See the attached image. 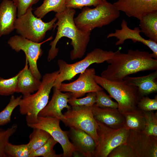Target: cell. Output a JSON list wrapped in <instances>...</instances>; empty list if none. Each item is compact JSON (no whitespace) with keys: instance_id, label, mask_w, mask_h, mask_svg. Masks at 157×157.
Masks as SVG:
<instances>
[{"instance_id":"obj_2","label":"cell","mask_w":157,"mask_h":157,"mask_svg":"<svg viewBox=\"0 0 157 157\" xmlns=\"http://www.w3.org/2000/svg\"><path fill=\"white\" fill-rule=\"evenodd\" d=\"M76 11L74 9L66 8L63 12L56 13L55 17L57 22L54 24V28L57 26L56 36L51 41L47 56V60L50 62L57 56L59 49L56 47L59 40L63 37L71 40V44L73 49L70 52V58L72 60L82 58L86 51L90 39L91 33L84 32L76 26L74 20Z\"/></svg>"},{"instance_id":"obj_12","label":"cell","mask_w":157,"mask_h":157,"mask_svg":"<svg viewBox=\"0 0 157 157\" xmlns=\"http://www.w3.org/2000/svg\"><path fill=\"white\" fill-rule=\"evenodd\" d=\"M80 74L76 80L68 83H62L58 89L62 92L71 93V97L75 98L81 97L90 92L104 90L94 80L96 72L94 68H87Z\"/></svg>"},{"instance_id":"obj_19","label":"cell","mask_w":157,"mask_h":157,"mask_svg":"<svg viewBox=\"0 0 157 157\" xmlns=\"http://www.w3.org/2000/svg\"><path fill=\"white\" fill-rule=\"evenodd\" d=\"M17 8L11 0H3L0 4V37L9 34L14 29Z\"/></svg>"},{"instance_id":"obj_33","label":"cell","mask_w":157,"mask_h":157,"mask_svg":"<svg viewBox=\"0 0 157 157\" xmlns=\"http://www.w3.org/2000/svg\"><path fill=\"white\" fill-rule=\"evenodd\" d=\"M96 105L99 107L118 108V104L111 99L110 95H107L104 91L101 90L96 92Z\"/></svg>"},{"instance_id":"obj_14","label":"cell","mask_w":157,"mask_h":157,"mask_svg":"<svg viewBox=\"0 0 157 157\" xmlns=\"http://www.w3.org/2000/svg\"><path fill=\"white\" fill-rule=\"evenodd\" d=\"M113 4L127 16L139 20L149 13L157 11V0H118Z\"/></svg>"},{"instance_id":"obj_25","label":"cell","mask_w":157,"mask_h":157,"mask_svg":"<svg viewBox=\"0 0 157 157\" xmlns=\"http://www.w3.org/2000/svg\"><path fill=\"white\" fill-rule=\"evenodd\" d=\"M33 129V131L29 135V141L28 143L30 154L44 145L51 136L43 130L37 128Z\"/></svg>"},{"instance_id":"obj_1","label":"cell","mask_w":157,"mask_h":157,"mask_svg":"<svg viewBox=\"0 0 157 157\" xmlns=\"http://www.w3.org/2000/svg\"><path fill=\"white\" fill-rule=\"evenodd\" d=\"M106 62L109 65L101 76L111 81H123L129 75L157 69V60L153 57L151 53L138 50L129 49L127 53H123L118 49Z\"/></svg>"},{"instance_id":"obj_8","label":"cell","mask_w":157,"mask_h":157,"mask_svg":"<svg viewBox=\"0 0 157 157\" xmlns=\"http://www.w3.org/2000/svg\"><path fill=\"white\" fill-rule=\"evenodd\" d=\"M97 121L98 143L94 157H108L114 148L126 143L130 130L124 126L118 129H113Z\"/></svg>"},{"instance_id":"obj_36","label":"cell","mask_w":157,"mask_h":157,"mask_svg":"<svg viewBox=\"0 0 157 157\" xmlns=\"http://www.w3.org/2000/svg\"><path fill=\"white\" fill-rule=\"evenodd\" d=\"M137 107L144 111H153L157 110V95L154 99H150L148 96L142 97L138 100Z\"/></svg>"},{"instance_id":"obj_6","label":"cell","mask_w":157,"mask_h":157,"mask_svg":"<svg viewBox=\"0 0 157 157\" xmlns=\"http://www.w3.org/2000/svg\"><path fill=\"white\" fill-rule=\"evenodd\" d=\"M115 52L96 48L88 53L83 59L73 64H69L62 59L57 62L59 73L53 87L58 88L63 81L71 80L76 75L85 71L91 65L100 63L112 58Z\"/></svg>"},{"instance_id":"obj_17","label":"cell","mask_w":157,"mask_h":157,"mask_svg":"<svg viewBox=\"0 0 157 157\" xmlns=\"http://www.w3.org/2000/svg\"><path fill=\"white\" fill-rule=\"evenodd\" d=\"M68 135L71 139L72 144L77 149L73 156L94 157L96 144L89 135L81 129L71 128L68 131Z\"/></svg>"},{"instance_id":"obj_30","label":"cell","mask_w":157,"mask_h":157,"mask_svg":"<svg viewBox=\"0 0 157 157\" xmlns=\"http://www.w3.org/2000/svg\"><path fill=\"white\" fill-rule=\"evenodd\" d=\"M20 71L14 76L5 79L0 77V95L9 96L15 92Z\"/></svg>"},{"instance_id":"obj_4","label":"cell","mask_w":157,"mask_h":157,"mask_svg":"<svg viewBox=\"0 0 157 157\" xmlns=\"http://www.w3.org/2000/svg\"><path fill=\"white\" fill-rule=\"evenodd\" d=\"M59 73L58 70L45 74L36 92L23 96L21 99L19 106V111L26 115V122L36 119L39 113L47 104L50 93Z\"/></svg>"},{"instance_id":"obj_34","label":"cell","mask_w":157,"mask_h":157,"mask_svg":"<svg viewBox=\"0 0 157 157\" xmlns=\"http://www.w3.org/2000/svg\"><path fill=\"white\" fill-rule=\"evenodd\" d=\"M108 157H137L131 147L126 143L120 144L114 148Z\"/></svg>"},{"instance_id":"obj_5","label":"cell","mask_w":157,"mask_h":157,"mask_svg":"<svg viewBox=\"0 0 157 157\" xmlns=\"http://www.w3.org/2000/svg\"><path fill=\"white\" fill-rule=\"evenodd\" d=\"M94 79L117 101L118 109L121 113L129 111L137 107L139 99L137 87L129 84L124 80L111 81L96 75Z\"/></svg>"},{"instance_id":"obj_13","label":"cell","mask_w":157,"mask_h":157,"mask_svg":"<svg viewBox=\"0 0 157 157\" xmlns=\"http://www.w3.org/2000/svg\"><path fill=\"white\" fill-rule=\"evenodd\" d=\"M126 143L137 157H157V137L143 131L130 130Z\"/></svg>"},{"instance_id":"obj_26","label":"cell","mask_w":157,"mask_h":157,"mask_svg":"<svg viewBox=\"0 0 157 157\" xmlns=\"http://www.w3.org/2000/svg\"><path fill=\"white\" fill-rule=\"evenodd\" d=\"M57 142L51 136L47 142L42 147L31 153L30 157H61L63 154H57L53 149Z\"/></svg>"},{"instance_id":"obj_10","label":"cell","mask_w":157,"mask_h":157,"mask_svg":"<svg viewBox=\"0 0 157 157\" xmlns=\"http://www.w3.org/2000/svg\"><path fill=\"white\" fill-rule=\"evenodd\" d=\"M92 106H71L63 114L65 118L63 123L70 128H77L85 132L93 138L97 146V124L94 117Z\"/></svg>"},{"instance_id":"obj_22","label":"cell","mask_w":157,"mask_h":157,"mask_svg":"<svg viewBox=\"0 0 157 157\" xmlns=\"http://www.w3.org/2000/svg\"><path fill=\"white\" fill-rule=\"evenodd\" d=\"M141 32L149 39L157 42V11L149 13L140 20Z\"/></svg>"},{"instance_id":"obj_24","label":"cell","mask_w":157,"mask_h":157,"mask_svg":"<svg viewBox=\"0 0 157 157\" xmlns=\"http://www.w3.org/2000/svg\"><path fill=\"white\" fill-rule=\"evenodd\" d=\"M66 0H44L42 3L34 12L36 17L42 18L48 13L53 11L56 13L64 11L66 9Z\"/></svg>"},{"instance_id":"obj_16","label":"cell","mask_w":157,"mask_h":157,"mask_svg":"<svg viewBox=\"0 0 157 157\" xmlns=\"http://www.w3.org/2000/svg\"><path fill=\"white\" fill-rule=\"evenodd\" d=\"M71 97V93H63L58 89L54 88L51 100L40 112L38 116L56 117L63 123L65 118L62 111L64 108L67 110L71 108V106L68 104V100Z\"/></svg>"},{"instance_id":"obj_23","label":"cell","mask_w":157,"mask_h":157,"mask_svg":"<svg viewBox=\"0 0 157 157\" xmlns=\"http://www.w3.org/2000/svg\"><path fill=\"white\" fill-rule=\"evenodd\" d=\"M125 118L124 126L127 129L135 131H143L145 120L143 111L137 107L122 113Z\"/></svg>"},{"instance_id":"obj_27","label":"cell","mask_w":157,"mask_h":157,"mask_svg":"<svg viewBox=\"0 0 157 157\" xmlns=\"http://www.w3.org/2000/svg\"><path fill=\"white\" fill-rule=\"evenodd\" d=\"M22 96L15 97L12 95L10 101L5 108L0 112V126L5 125L11 121V115L14 109L19 106Z\"/></svg>"},{"instance_id":"obj_29","label":"cell","mask_w":157,"mask_h":157,"mask_svg":"<svg viewBox=\"0 0 157 157\" xmlns=\"http://www.w3.org/2000/svg\"><path fill=\"white\" fill-rule=\"evenodd\" d=\"M143 112L145 124L142 131L149 135L157 137V112L154 113L151 111H143Z\"/></svg>"},{"instance_id":"obj_32","label":"cell","mask_w":157,"mask_h":157,"mask_svg":"<svg viewBox=\"0 0 157 157\" xmlns=\"http://www.w3.org/2000/svg\"><path fill=\"white\" fill-rule=\"evenodd\" d=\"M17 125L15 124L6 130L0 129V157H6L5 149L10 138L16 131Z\"/></svg>"},{"instance_id":"obj_31","label":"cell","mask_w":157,"mask_h":157,"mask_svg":"<svg viewBox=\"0 0 157 157\" xmlns=\"http://www.w3.org/2000/svg\"><path fill=\"white\" fill-rule=\"evenodd\" d=\"M96 101V92H91L87 93L86 96L81 98L70 97L68 103L71 106H92Z\"/></svg>"},{"instance_id":"obj_21","label":"cell","mask_w":157,"mask_h":157,"mask_svg":"<svg viewBox=\"0 0 157 157\" xmlns=\"http://www.w3.org/2000/svg\"><path fill=\"white\" fill-rule=\"evenodd\" d=\"M28 61L26 58L24 68L20 71L15 92L22 93L23 96L31 94L39 88L41 81L35 78L29 69Z\"/></svg>"},{"instance_id":"obj_9","label":"cell","mask_w":157,"mask_h":157,"mask_svg":"<svg viewBox=\"0 0 157 157\" xmlns=\"http://www.w3.org/2000/svg\"><path fill=\"white\" fill-rule=\"evenodd\" d=\"M60 121L56 117L38 116L36 119L26 123L31 128L41 129L48 133L61 145L63 151V156L71 157L77 149L69 140L68 131L61 129Z\"/></svg>"},{"instance_id":"obj_3","label":"cell","mask_w":157,"mask_h":157,"mask_svg":"<svg viewBox=\"0 0 157 157\" xmlns=\"http://www.w3.org/2000/svg\"><path fill=\"white\" fill-rule=\"evenodd\" d=\"M95 7H84L74 19L76 26L80 29L91 33L94 28L108 25L119 16V11L106 0Z\"/></svg>"},{"instance_id":"obj_28","label":"cell","mask_w":157,"mask_h":157,"mask_svg":"<svg viewBox=\"0 0 157 157\" xmlns=\"http://www.w3.org/2000/svg\"><path fill=\"white\" fill-rule=\"evenodd\" d=\"M5 152L6 156L10 157H30V154L28 143L15 145L8 142Z\"/></svg>"},{"instance_id":"obj_20","label":"cell","mask_w":157,"mask_h":157,"mask_svg":"<svg viewBox=\"0 0 157 157\" xmlns=\"http://www.w3.org/2000/svg\"><path fill=\"white\" fill-rule=\"evenodd\" d=\"M124 80L129 84L137 87L139 99L157 92V71L141 76L125 77Z\"/></svg>"},{"instance_id":"obj_7","label":"cell","mask_w":157,"mask_h":157,"mask_svg":"<svg viewBox=\"0 0 157 157\" xmlns=\"http://www.w3.org/2000/svg\"><path fill=\"white\" fill-rule=\"evenodd\" d=\"M32 7L29 8L23 15L17 18L14 28L19 35L31 41L42 42L47 31L54 28L57 18L55 17L50 21L45 22L41 18L33 14Z\"/></svg>"},{"instance_id":"obj_11","label":"cell","mask_w":157,"mask_h":157,"mask_svg":"<svg viewBox=\"0 0 157 157\" xmlns=\"http://www.w3.org/2000/svg\"><path fill=\"white\" fill-rule=\"evenodd\" d=\"M53 38V37L51 36L44 41L36 42L20 35H15L9 38L7 43L16 52H18L21 50L24 51L26 58L29 63V69L35 78L40 80L42 75L38 68L37 62L42 53L41 46L43 43Z\"/></svg>"},{"instance_id":"obj_37","label":"cell","mask_w":157,"mask_h":157,"mask_svg":"<svg viewBox=\"0 0 157 157\" xmlns=\"http://www.w3.org/2000/svg\"><path fill=\"white\" fill-rule=\"evenodd\" d=\"M16 5L17 9V17L24 14L27 10L40 0H11Z\"/></svg>"},{"instance_id":"obj_15","label":"cell","mask_w":157,"mask_h":157,"mask_svg":"<svg viewBox=\"0 0 157 157\" xmlns=\"http://www.w3.org/2000/svg\"><path fill=\"white\" fill-rule=\"evenodd\" d=\"M121 28L116 29L114 33H109L107 38L114 37L118 40L115 44L118 45L123 44L127 39H131L134 42H140L149 48L152 51L153 57L157 60V42L151 40L146 39L140 35L141 32L140 28L137 27L133 29L130 28L127 25V22L123 19L121 24Z\"/></svg>"},{"instance_id":"obj_35","label":"cell","mask_w":157,"mask_h":157,"mask_svg":"<svg viewBox=\"0 0 157 157\" xmlns=\"http://www.w3.org/2000/svg\"><path fill=\"white\" fill-rule=\"evenodd\" d=\"M105 0H66V8L82 9L85 7H96Z\"/></svg>"},{"instance_id":"obj_18","label":"cell","mask_w":157,"mask_h":157,"mask_svg":"<svg viewBox=\"0 0 157 157\" xmlns=\"http://www.w3.org/2000/svg\"><path fill=\"white\" fill-rule=\"evenodd\" d=\"M92 111L96 120L110 127L118 129L124 126L125 117L118 108L100 107L95 104Z\"/></svg>"}]
</instances>
